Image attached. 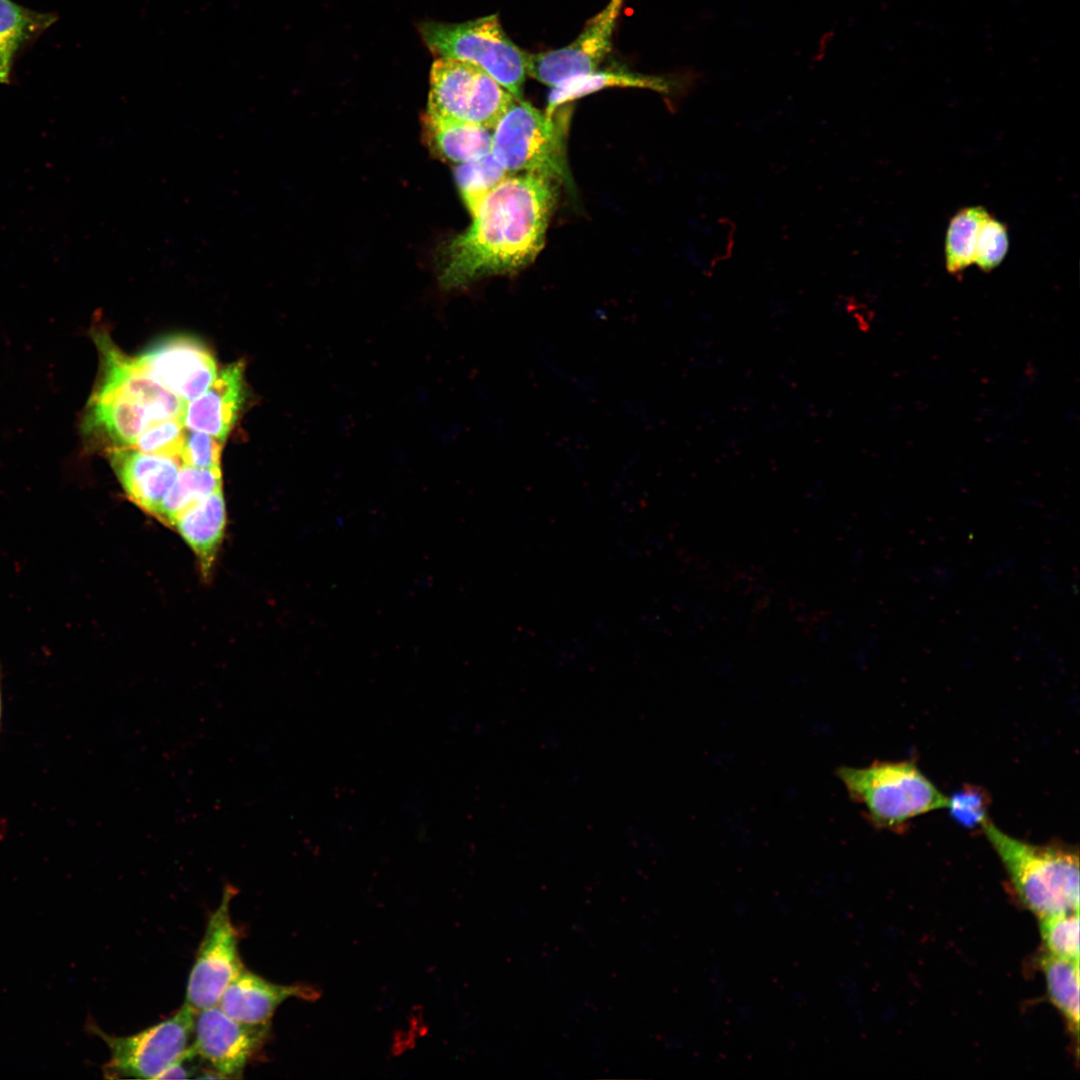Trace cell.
I'll list each match as a JSON object with an SVG mask.
<instances>
[{"mask_svg":"<svg viewBox=\"0 0 1080 1080\" xmlns=\"http://www.w3.org/2000/svg\"><path fill=\"white\" fill-rule=\"evenodd\" d=\"M556 199L555 182L535 174L507 176L470 210L469 229L448 246L441 280L448 287L514 273L542 250Z\"/></svg>","mask_w":1080,"mask_h":1080,"instance_id":"1","label":"cell"},{"mask_svg":"<svg viewBox=\"0 0 1080 1080\" xmlns=\"http://www.w3.org/2000/svg\"><path fill=\"white\" fill-rule=\"evenodd\" d=\"M1022 904L1038 919L1079 910L1078 850L1032 844L1006 834L990 819L981 829Z\"/></svg>","mask_w":1080,"mask_h":1080,"instance_id":"2","label":"cell"},{"mask_svg":"<svg viewBox=\"0 0 1080 1080\" xmlns=\"http://www.w3.org/2000/svg\"><path fill=\"white\" fill-rule=\"evenodd\" d=\"M837 776L869 822L903 831L917 816L946 809L948 797L912 761H875L862 768L840 767Z\"/></svg>","mask_w":1080,"mask_h":1080,"instance_id":"3","label":"cell"},{"mask_svg":"<svg viewBox=\"0 0 1080 1080\" xmlns=\"http://www.w3.org/2000/svg\"><path fill=\"white\" fill-rule=\"evenodd\" d=\"M567 128V111L547 114L514 98L493 129L491 153L509 174H535L570 184Z\"/></svg>","mask_w":1080,"mask_h":1080,"instance_id":"4","label":"cell"},{"mask_svg":"<svg viewBox=\"0 0 1080 1080\" xmlns=\"http://www.w3.org/2000/svg\"><path fill=\"white\" fill-rule=\"evenodd\" d=\"M418 29L434 55L471 62L523 99L526 52L508 37L496 14L456 24L424 21Z\"/></svg>","mask_w":1080,"mask_h":1080,"instance_id":"5","label":"cell"},{"mask_svg":"<svg viewBox=\"0 0 1080 1080\" xmlns=\"http://www.w3.org/2000/svg\"><path fill=\"white\" fill-rule=\"evenodd\" d=\"M513 100L514 97L479 66L465 60L439 57L431 68L426 115L494 129Z\"/></svg>","mask_w":1080,"mask_h":1080,"instance_id":"6","label":"cell"},{"mask_svg":"<svg viewBox=\"0 0 1080 1080\" xmlns=\"http://www.w3.org/2000/svg\"><path fill=\"white\" fill-rule=\"evenodd\" d=\"M196 1012L184 1002L171 1017L136 1034L112 1036L96 1025L92 1032L107 1044L111 1055L106 1078L157 1079L190 1048Z\"/></svg>","mask_w":1080,"mask_h":1080,"instance_id":"7","label":"cell"},{"mask_svg":"<svg viewBox=\"0 0 1080 1080\" xmlns=\"http://www.w3.org/2000/svg\"><path fill=\"white\" fill-rule=\"evenodd\" d=\"M235 888L226 886L218 907L210 914L190 971L185 1003L196 1013L217 1006L228 985L245 968L239 953V934L230 904Z\"/></svg>","mask_w":1080,"mask_h":1080,"instance_id":"8","label":"cell"},{"mask_svg":"<svg viewBox=\"0 0 1080 1080\" xmlns=\"http://www.w3.org/2000/svg\"><path fill=\"white\" fill-rule=\"evenodd\" d=\"M91 336L99 355V372L93 391L137 403L155 422L184 419L187 402L159 383L137 358L121 351L104 327H92Z\"/></svg>","mask_w":1080,"mask_h":1080,"instance_id":"9","label":"cell"},{"mask_svg":"<svg viewBox=\"0 0 1080 1080\" xmlns=\"http://www.w3.org/2000/svg\"><path fill=\"white\" fill-rule=\"evenodd\" d=\"M624 3L625 0H609L569 45L539 53L526 52V73L553 88L573 77L596 71L611 50Z\"/></svg>","mask_w":1080,"mask_h":1080,"instance_id":"10","label":"cell"},{"mask_svg":"<svg viewBox=\"0 0 1080 1080\" xmlns=\"http://www.w3.org/2000/svg\"><path fill=\"white\" fill-rule=\"evenodd\" d=\"M270 1026L238 1022L213 1006L196 1013L192 1046L219 1078H240L263 1047Z\"/></svg>","mask_w":1080,"mask_h":1080,"instance_id":"11","label":"cell"},{"mask_svg":"<svg viewBox=\"0 0 1080 1080\" xmlns=\"http://www.w3.org/2000/svg\"><path fill=\"white\" fill-rule=\"evenodd\" d=\"M137 359L159 383L185 402L205 392L217 376L213 353L192 336L162 338Z\"/></svg>","mask_w":1080,"mask_h":1080,"instance_id":"12","label":"cell"},{"mask_svg":"<svg viewBox=\"0 0 1080 1080\" xmlns=\"http://www.w3.org/2000/svg\"><path fill=\"white\" fill-rule=\"evenodd\" d=\"M106 456L128 499L155 518L178 475L180 459L142 453L133 447L110 449Z\"/></svg>","mask_w":1080,"mask_h":1080,"instance_id":"13","label":"cell"},{"mask_svg":"<svg viewBox=\"0 0 1080 1080\" xmlns=\"http://www.w3.org/2000/svg\"><path fill=\"white\" fill-rule=\"evenodd\" d=\"M318 992L307 985L270 982L244 968L228 985L218 1006L232 1019L248 1025H271L276 1009L290 998L314 1000Z\"/></svg>","mask_w":1080,"mask_h":1080,"instance_id":"14","label":"cell"},{"mask_svg":"<svg viewBox=\"0 0 1080 1080\" xmlns=\"http://www.w3.org/2000/svg\"><path fill=\"white\" fill-rule=\"evenodd\" d=\"M244 368L242 361L227 365L205 392L187 403L184 425L188 430L225 441L245 400Z\"/></svg>","mask_w":1080,"mask_h":1080,"instance_id":"15","label":"cell"},{"mask_svg":"<svg viewBox=\"0 0 1080 1080\" xmlns=\"http://www.w3.org/2000/svg\"><path fill=\"white\" fill-rule=\"evenodd\" d=\"M699 80L696 72H687L680 76L645 75L628 71H594L586 75L573 77L550 92L547 114H553L561 105L572 100L609 87L643 88L672 95L693 87Z\"/></svg>","mask_w":1080,"mask_h":1080,"instance_id":"16","label":"cell"},{"mask_svg":"<svg viewBox=\"0 0 1080 1080\" xmlns=\"http://www.w3.org/2000/svg\"><path fill=\"white\" fill-rule=\"evenodd\" d=\"M226 525L223 489L219 488L182 511L171 528L196 556L204 577L210 575L222 544Z\"/></svg>","mask_w":1080,"mask_h":1080,"instance_id":"17","label":"cell"},{"mask_svg":"<svg viewBox=\"0 0 1080 1080\" xmlns=\"http://www.w3.org/2000/svg\"><path fill=\"white\" fill-rule=\"evenodd\" d=\"M492 129L469 122L424 116V131L431 149L443 159L458 164L491 153Z\"/></svg>","mask_w":1080,"mask_h":1080,"instance_id":"18","label":"cell"},{"mask_svg":"<svg viewBox=\"0 0 1080 1080\" xmlns=\"http://www.w3.org/2000/svg\"><path fill=\"white\" fill-rule=\"evenodd\" d=\"M56 19L54 14L33 11L12 0H0V84L11 83L18 53Z\"/></svg>","mask_w":1080,"mask_h":1080,"instance_id":"19","label":"cell"},{"mask_svg":"<svg viewBox=\"0 0 1080 1080\" xmlns=\"http://www.w3.org/2000/svg\"><path fill=\"white\" fill-rule=\"evenodd\" d=\"M1050 1002L1063 1017L1074 1041L1079 1039V961L1044 953L1040 958Z\"/></svg>","mask_w":1080,"mask_h":1080,"instance_id":"20","label":"cell"},{"mask_svg":"<svg viewBox=\"0 0 1080 1080\" xmlns=\"http://www.w3.org/2000/svg\"><path fill=\"white\" fill-rule=\"evenodd\" d=\"M222 488L221 469L181 465L178 475L161 501L156 519L171 527L186 508Z\"/></svg>","mask_w":1080,"mask_h":1080,"instance_id":"21","label":"cell"},{"mask_svg":"<svg viewBox=\"0 0 1080 1080\" xmlns=\"http://www.w3.org/2000/svg\"><path fill=\"white\" fill-rule=\"evenodd\" d=\"M989 213L975 206L959 210L950 220L945 243L946 268L958 273L974 263L980 225Z\"/></svg>","mask_w":1080,"mask_h":1080,"instance_id":"22","label":"cell"},{"mask_svg":"<svg viewBox=\"0 0 1080 1080\" xmlns=\"http://www.w3.org/2000/svg\"><path fill=\"white\" fill-rule=\"evenodd\" d=\"M509 175L492 153L455 167L457 185L469 210Z\"/></svg>","mask_w":1080,"mask_h":1080,"instance_id":"23","label":"cell"},{"mask_svg":"<svg viewBox=\"0 0 1080 1080\" xmlns=\"http://www.w3.org/2000/svg\"><path fill=\"white\" fill-rule=\"evenodd\" d=\"M1038 920L1044 952L1054 957L1079 961V910Z\"/></svg>","mask_w":1080,"mask_h":1080,"instance_id":"24","label":"cell"},{"mask_svg":"<svg viewBox=\"0 0 1080 1080\" xmlns=\"http://www.w3.org/2000/svg\"><path fill=\"white\" fill-rule=\"evenodd\" d=\"M186 433L184 419L160 420L149 425L131 447L146 454L180 459Z\"/></svg>","mask_w":1080,"mask_h":1080,"instance_id":"25","label":"cell"},{"mask_svg":"<svg viewBox=\"0 0 1080 1080\" xmlns=\"http://www.w3.org/2000/svg\"><path fill=\"white\" fill-rule=\"evenodd\" d=\"M991 798L977 785L966 784L948 797L946 809L952 819L967 829H982L989 820Z\"/></svg>","mask_w":1080,"mask_h":1080,"instance_id":"26","label":"cell"},{"mask_svg":"<svg viewBox=\"0 0 1080 1080\" xmlns=\"http://www.w3.org/2000/svg\"><path fill=\"white\" fill-rule=\"evenodd\" d=\"M1008 246L1006 226L988 214L979 228L974 262L980 269L989 272L1002 262Z\"/></svg>","mask_w":1080,"mask_h":1080,"instance_id":"27","label":"cell"},{"mask_svg":"<svg viewBox=\"0 0 1080 1080\" xmlns=\"http://www.w3.org/2000/svg\"><path fill=\"white\" fill-rule=\"evenodd\" d=\"M224 440L200 431L189 430L180 454L182 465L213 469L220 467Z\"/></svg>","mask_w":1080,"mask_h":1080,"instance_id":"28","label":"cell"},{"mask_svg":"<svg viewBox=\"0 0 1080 1080\" xmlns=\"http://www.w3.org/2000/svg\"><path fill=\"white\" fill-rule=\"evenodd\" d=\"M0 675H1V673H0ZM0 682H1V677H0ZM0 717H1V691H0Z\"/></svg>","mask_w":1080,"mask_h":1080,"instance_id":"29","label":"cell"}]
</instances>
